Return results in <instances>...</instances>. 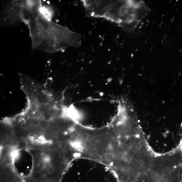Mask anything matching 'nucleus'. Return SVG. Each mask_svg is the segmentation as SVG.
<instances>
[{"label": "nucleus", "instance_id": "4", "mask_svg": "<svg viewBox=\"0 0 182 182\" xmlns=\"http://www.w3.org/2000/svg\"><path fill=\"white\" fill-rule=\"evenodd\" d=\"M25 1H4L1 15L2 27H14L23 22Z\"/></svg>", "mask_w": 182, "mask_h": 182}, {"label": "nucleus", "instance_id": "1", "mask_svg": "<svg viewBox=\"0 0 182 182\" xmlns=\"http://www.w3.org/2000/svg\"><path fill=\"white\" fill-rule=\"evenodd\" d=\"M141 132L113 123L101 129H86L78 139L79 157L106 166L119 177L136 165L138 154L135 140Z\"/></svg>", "mask_w": 182, "mask_h": 182}, {"label": "nucleus", "instance_id": "3", "mask_svg": "<svg viewBox=\"0 0 182 182\" xmlns=\"http://www.w3.org/2000/svg\"><path fill=\"white\" fill-rule=\"evenodd\" d=\"M86 14L105 19L123 29H135L150 9L142 1H82Z\"/></svg>", "mask_w": 182, "mask_h": 182}, {"label": "nucleus", "instance_id": "2", "mask_svg": "<svg viewBox=\"0 0 182 182\" xmlns=\"http://www.w3.org/2000/svg\"><path fill=\"white\" fill-rule=\"evenodd\" d=\"M52 16L50 8L42 3L25 10L23 22L29 28L32 48L54 53L67 47H80L81 35L54 22Z\"/></svg>", "mask_w": 182, "mask_h": 182}, {"label": "nucleus", "instance_id": "8", "mask_svg": "<svg viewBox=\"0 0 182 182\" xmlns=\"http://www.w3.org/2000/svg\"><path fill=\"white\" fill-rule=\"evenodd\" d=\"M48 172L50 174H53L55 172V169L53 166H50L48 168Z\"/></svg>", "mask_w": 182, "mask_h": 182}, {"label": "nucleus", "instance_id": "5", "mask_svg": "<svg viewBox=\"0 0 182 182\" xmlns=\"http://www.w3.org/2000/svg\"><path fill=\"white\" fill-rule=\"evenodd\" d=\"M40 121L39 118L37 117H32L30 120V124L31 126L37 127L39 126Z\"/></svg>", "mask_w": 182, "mask_h": 182}, {"label": "nucleus", "instance_id": "7", "mask_svg": "<svg viewBox=\"0 0 182 182\" xmlns=\"http://www.w3.org/2000/svg\"><path fill=\"white\" fill-rule=\"evenodd\" d=\"M4 139L6 141H12L13 139V136L12 134L10 133H7L4 136Z\"/></svg>", "mask_w": 182, "mask_h": 182}, {"label": "nucleus", "instance_id": "6", "mask_svg": "<svg viewBox=\"0 0 182 182\" xmlns=\"http://www.w3.org/2000/svg\"><path fill=\"white\" fill-rule=\"evenodd\" d=\"M38 126L41 129L43 130L47 129L49 126L48 121L45 119H43L40 121Z\"/></svg>", "mask_w": 182, "mask_h": 182}]
</instances>
